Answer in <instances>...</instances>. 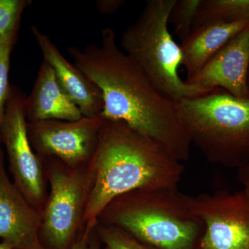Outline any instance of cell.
<instances>
[{
	"label": "cell",
	"instance_id": "6da1fadb",
	"mask_svg": "<svg viewBox=\"0 0 249 249\" xmlns=\"http://www.w3.org/2000/svg\"><path fill=\"white\" fill-rule=\"evenodd\" d=\"M77 68L103 95V119L121 121L151 139L179 161L188 160L192 145L175 101L159 92L142 69L116 42L115 31H101L100 45L69 47Z\"/></svg>",
	"mask_w": 249,
	"mask_h": 249
},
{
	"label": "cell",
	"instance_id": "7a4b0ae2",
	"mask_svg": "<svg viewBox=\"0 0 249 249\" xmlns=\"http://www.w3.org/2000/svg\"><path fill=\"white\" fill-rule=\"evenodd\" d=\"M89 196L83 224L96 225L118 196L137 190L178 188L184 167L163 147L121 121L104 119L88 163Z\"/></svg>",
	"mask_w": 249,
	"mask_h": 249
},
{
	"label": "cell",
	"instance_id": "3957f363",
	"mask_svg": "<svg viewBox=\"0 0 249 249\" xmlns=\"http://www.w3.org/2000/svg\"><path fill=\"white\" fill-rule=\"evenodd\" d=\"M190 201L178 188L137 190L111 201L98 222L160 249H196L204 225Z\"/></svg>",
	"mask_w": 249,
	"mask_h": 249
},
{
	"label": "cell",
	"instance_id": "277c9868",
	"mask_svg": "<svg viewBox=\"0 0 249 249\" xmlns=\"http://www.w3.org/2000/svg\"><path fill=\"white\" fill-rule=\"evenodd\" d=\"M192 144L206 160L229 168L249 163V98L215 88L175 101Z\"/></svg>",
	"mask_w": 249,
	"mask_h": 249
},
{
	"label": "cell",
	"instance_id": "5b68a950",
	"mask_svg": "<svg viewBox=\"0 0 249 249\" xmlns=\"http://www.w3.org/2000/svg\"><path fill=\"white\" fill-rule=\"evenodd\" d=\"M175 1L149 0L121 37L124 53L133 59L159 92L173 101L210 91L188 84L178 74L182 53L168 28Z\"/></svg>",
	"mask_w": 249,
	"mask_h": 249
},
{
	"label": "cell",
	"instance_id": "8992f818",
	"mask_svg": "<svg viewBox=\"0 0 249 249\" xmlns=\"http://www.w3.org/2000/svg\"><path fill=\"white\" fill-rule=\"evenodd\" d=\"M47 162L50 194L42 212L40 239L46 249H70L83 226L90 188L88 164L71 168L53 158Z\"/></svg>",
	"mask_w": 249,
	"mask_h": 249
},
{
	"label": "cell",
	"instance_id": "52a82bcc",
	"mask_svg": "<svg viewBox=\"0 0 249 249\" xmlns=\"http://www.w3.org/2000/svg\"><path fill=\"white\" fill-rule=\"evenodd\" d=\"M26 98L19 88L11 86L0 121V139L7 152L13 182L42 213L47 199L45 174L42 160L34 151L28 135Z\"/></svg>",
	"mask_w": 249,
	"mask_h": 249
},
{
	"label": "cell",
	"instance_id": "ba28073f",
	"mask_svg": "<svg viewBox=\"0 0 249 249\" xmlns=\"http://www.w3.org/2000/svg\"><path fill=\"white\" fill-rule=\"evenodd\" d=\"M191 207L204 225L196 249H249V202L245 191L191 196Z\"/></svg>",
	"mask_w": 249,
	"mask_h": 249
},
{
	"label": "cell",
	"instance_id": "9c48e42d",
	"mask_svg": "<svg viewBox=\"0 0 249 249\" xmlns=\"http://www.w3.org/2000/svg\"><path fill=\"white\" fill-rule=\"evenodd\" d=\"M103 121L98 116L74 121H28V135L40 158H53L71 168H79L91 160Z\"/></svg>",
	"mask_w": 249,
	"mask_h": 249
},
{
	"label": "cell",
	"instance_id": "30bf717a",
	"mask_svg": "<svg viewBox=\"0 0 249 249\" xmlns=\"http://www.w3.org/2000/svg\"><path fill=\"white\" fill-rule=\"evenodd\" d=\"M42 213L10 180L0 150V240L12 249H46L40 242Z\"/></svg>",
	"mask_w": 249,
	"mask_h": 249
},
{
	"label": "cell",
	"instance_id": "8fae6325",
	"mask_svg": "<svg viewBox=\"0 0 249 249\" xmlns=\"http://www.w3.org/2000/svg\"><path fill=\"white\" fill-rule=\"evenodd\" d=\"M249 25L223 47L188 84L211 91L221 88L239 98H249Z\"/></svg>",
	"mask_w": 249,
	"mask_h": 249
},
{
	"label": "cell",
	"instance_id": "7c38bea8",
	"mask_svg": "<svg viewBox=\"0 0 249 249\" xmlns=\"http://www.w3.org/2000/svg\"><path fill=\"white\" fill-rule=\"evenodd\" d=\"M31 31L40 49L44 60L53 69L62 89L72 102L79 108L83 116H101L104 108L103 95L98 87L67 60L50 37L35 26Z\"/></svg>",
	"mask_w": 249,
	"mask_h": 249
},
{
	"label": "cell",
	"instance_id": "4fadbf2b",
	"mask_svg": "<svg viewBox=\"0 0 249 249\" xmlns=\"http://www.w3.org/2000/svg\"><path fill=\"white\" fill-rule=\"evenodd\" d=\"M28 121H74L83 117L77 107L62 89L52 67L43 60L35 84L26 98Z\"/></svg>",
	"mask_w": 249,
	"mask_h": 249
},
{
	"label": "cell",
	"instance_id": "5bb4252c",
	"mask_svg": "<svg viewBox=\"0 0 249 249\" xmlns=\"http://www.w3.org/2000/svg\"><path fill=\"white\" fill-rule=\"evenodd\" d=\"M249 25V19H246L193 29L180 46L181 65L186 69V80L196 76L223 47Z\"/></svg>",
	"mask_w": 249,
	"mask_h": 249
},
{
	"label": "cell",
	"instance_id": "9a60e30c",
	"mask_svg": "<svg viewBox=\"0 0 249 249\" xmlns=\"http://www.w3.org/2000/svg\"><path fill=\"white\" fill-rule=\"evenodd\" d=\"M246 19H249V0H201L193 29Z\"/></svg>",
	"mask_w": 249,
	"mask_h": 249
},
{
	"label": "cell",
	"instance_id": "2e32d148",
	"mask_svg": "<svg viewBox=\"0 0 249 249\" xmlns=\"http://www.w3.org/2000/svg\"><path fill=\"white\" fill-rule=\"evenodd\" d=\"M96 233L105 249H160L141 242L123 229L97 222Z\"/></svg>",
	"mask_w": 249,
	"mask_h": 249
},
{
	"label": "cell",
	"instance_id": "e0dca14e",
	"mask_svg": "<svg viewBox=\"0 0 249 249\" xmlns=\"http://www.w3.org/2000/svg\"><path fill=\"white\" fill-rule=\"evenodd\" d=\"M201 0H176L170 11L168 23L175 34L183 42L191 34L193 22Z\"/></svg>",
	"mask_w": 249,
	"mask_h": 249
},
{
	"label": "cell",
	"instance_id": "ac0fdd59",
	"mask_svg": "<svg viewBox=\"0 0 249 249\" xmlns=\"http://www.w3.org/2000/svg\"><path fill=\"white\" fill-rule=\"evenodd\" d=\"M19 27V26L8 34L0 36V121L4 114L11 88L9 84L10 60Z\"/></svg>",
	"mask_w": 249,
	"mask_h": 249
},
{
	"label": "cell",
	"instance_id": "d6986e66",
	"mask_svg": "<svg viewBox=\"0 0 249 249\" xmlns=\"http://www.w3.org/2000/svg\"><path fill=\"white\" fill-rule=\"evenodd\" d=\"M31 3L29 0H0V36L20 26L23 11Z\"/></svg>",
	"mask_w": 249,
	"mask_h": 249
},
{
	"label": "cell",
	"instance_id": "ffe728a7",
	"mask_svg": "<svg viewBox=\"0 0 249 249\" xmlns=\"http://www.w3.org/2000/svg\"><path fill=\"white\" fill-rule=\"evenodd\" d=\"M95 226L85 224L70 249H89L90 237Z\"/></svg>",
	"mask_w": 249,
	"mask_h": 249
},
{
	"label": "cell",
	"instance_id": "44dd1931",
	"mask_svg": "<svg viewBox=\"0 0 249 249\" xmlns=\"http://www.w3.org/2000/svg\"><path fill=\"white\" fill-rule=\"evenodd\" d=\"M124 3L123 0H103L98 1L97 7L98 11L103 14H114L120 9Z\"/></svg>",
	"mask_w": 249,
	"mask_h": 249
},
{
	"label": "cell",
	"instance_id": "7402d4cb",
	"mask_svg": "<svg viewBox=\"0 0 249 249\" xmlns=\"http://www.w3.org/2000/svg\"><path fill=\"white\" fill-rule=\"evenodd\" d=\"M238 178L239 181L242 184L249 183V163L245 166L239 168Z\"/></svg>",
	"mask_w": 249,
	"mask_h": 249
},
{
	"label": "cell",
	"instance_id": "603a6c76",
	"mask_svg": "<svg viewBox=\"0 0 249 249\" xmlns=\"http://www.w3.org/2000/svg\"><path fill=\"white\" fill-rule=\"evenodd\" d=\"M89 249H103L102 244L96 233V229H93L90 237Z\"/></svg>",
	"mask_w": 249,
	"mask_h": 249
},
{
	"label": "cell",
	"instance_id": "cb8c5ba5",
	"mask_svg": "<svg viewBox=\"0 0 249 249\" xmlns=\"http://www.w3.org/2000/svg\"><path fill=\"white\" fill-rule=\"evenodd\" d=\"M244 186H245L244 191H245L246 196H247L249 202V183H246V184H244Z\"/></svg>",
	"mask_w": 249,
	"mask_h": 249
},
{
	"label": "cell",
	"instance_id": "d4e9b609",
	"mask_svg": "<svg viewBox=\"0 0 249 249\" xmlns=\"http://www.w3.org/2000/svg\"><path fill=\"white\" fill-rule=\"evenodd\" d=\"M0 249H12L10 248L9 247H8L7 245H5V244L2 243V242H0Z\"/></svg>",
	"mask_w": 249,
	"mask_h": 249
}]
</instances>
